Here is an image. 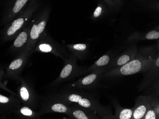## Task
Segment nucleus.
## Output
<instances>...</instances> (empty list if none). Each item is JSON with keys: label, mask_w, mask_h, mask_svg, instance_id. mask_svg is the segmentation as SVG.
<instances>
[{"label": "nucleus", "mask_w": 159, "mask_h": 119, "mask_svg": "<svg viewBox=\"0 0 159 119\" xmlns=\"http://www.w3.org/2000/svg\"><path fill=\"white\" fill-rule=\"evenodd\" d=\"M9 102V99L6 97L0 95V103H7Z\"/></svg>", "instance_id": "obj_23"}, {"label": "nucleus", "mask_w": 159, "mask_h": 119, "mask_svg": "<svg viewBox=\"0 0 159 119\" xmlns=\"http://www.w3.org/2000/svg\"><path fill=\"white\" fill-rule=\"evenodd\" d=\"M74 48L78 50H84L86 48V46L84 44H77L74 45Z\"/></svg>", "instance_id": "obj_21"}, {"label": "nucleus", "mask_w": 159, "mask_h": 119, "mask_svg": "<svg viewBox=\"0 0 159 119\" xmlns=\"http://www.w3.org/2000/svg\"><path fill=\"white\" fill-rule=\"evenodd\" d=\"M102 11V8L101 7H98L94 12V16L95 17H98L101 15Z\"/></svg>", "instance_id": "obj_22"}, {"label": "nucleus", "mask_w": 159, "mask_h": 119, "mask_svg": "<svg viewBox=\"0 0 159 119\" xmlns=\"http://www.w3.org/2000/svg\"><path fill=\"white\" fill-rule=\"evenodd\" d=\"M28 0H16L13 4L11 10V12L13 14L18 13L21 9L24 7L27 2Z\"/></svg>", "instance_id": "obj_7"}, {"label": "nucleus", "mask_w": 159, "mask_h": 119, "mask_svg": "<svg viewBox=\"0 0 159 119\" xmlns=\"http://www.w3.org/2000/svg\"><path fill=\"white\" fill-rule=\"evenodd\" d=\"M69 99L71 102L78 103L81 106L86 108H88L91 106V102L88 99L82 98V96L79 95L75 94L70 95L69 97Z\"/></svg>", "instance_id": "obj_4"}, {"label": "nucleus", "mask_w": 159, "mask_h": 119, "mask_svg": "<svg viewBox=\"0 0 159 119\" xmlns=\"http://www.w3.org/2000/svg\"><path fill=\"white\" fill-rule=\"evenodd\" d=\"M130 60L129 56L127 55H124L121 56L117 61V64L119 66L124 65L127 63Z\"/></svg>", "instance_id": "obj_14"}, {"label": "nucleus", "mask_w": 159, "mask_h": 119, "mask_svg": "<svg viewBox=\"0 0 159 119\" xmlns=\"http://www.w3.org/2000/svg\"><path fill=\"white\" fill-rule=\"evenodd\" d=\"M28 34L26 32H23L19 34L13 43V46L19 48L23 46L27 40Z\"/></svg>", "instance_id": "obj_5"}, {"label": "nucleus", "mask_w": 159, "mask_h": 119, "mask_svg": "<svg viewBox=\"0 0 159 119\" xmlns=\"http://www.w3.org/2000/svg\"><path fill=\"white\" fill-rule=\"evenodd\" d=\"M23 60L21 58H18L12 61L9 66V68L11 70H15L18 69L20 67L22 63H23Z\"/></svg>", "instance_id": "obj_12"}, {"label": "nucleus", "mask_w": 159, "mask_h": 119, "mask_svg": "<svg viewBox=\"0 0 159 119\" xmlns=\"http://www.w3.org/2000/svg\"><path fill=\"white\" fill-rule=\"evenodd\" d=\"M159 38V32L155 31L149 32L146 36V38L148 40H155V39H158Z\"/></svg>", "instance_id": "obj_16"}, {"label": "nucleus", "mask_w": 159, "mask_h": 119, "mask_svg": "<svg viewBox=\"0 0 159 119\" xmlns=\"http://www.w3.org/2000/svg\"><path fill=\"white\" fill-rule=\"evenodd\" d=\"M39 49L41 51L44 52H49L52 50V46L47 44H41L39 46Z\"/></svg>", "instance_id": "obj_18"}, {"label": "nucleus", "mask_w": 159, "mask_h": 119, "mask_svg": "<svg viewBox=\"0 0 159 119\" xmlns=\"http://www.w3.org/2000/svg\"><path fill=\"white\" fill-rule=\"evenodd\" d=\"M133 113V111L131 109H124L120 112L119 118L120 119H130L132 118Z\"/></svg>", "instance_id": "obj_8"}, {"label": "nucleus", "mask_w": 159, "mask_h": 119, "mask_svg": "<svg viewBox=\"0 0 159 119\" xmlns=\"http://www.w3.org/2000/svg\"><path fill=\"white\" fill-rule=\"evenodd\" d=\"M46 22L43 20L38 24H34L31 29L30 37L32 40H36L39 38L40 35L43 32L45 29Z\"/></svg>", "instance_id": "obj_2"}, {"label": "nucleus", "mask_w": 159, "mask_h": 119, "mask_svg": "<svg viewBox=\"0 0 159 119\" xmlns=\"http://www.w3.org/2000/svg\"><path fill=\"white\" fill-rule=\"evenodd\" d=\"M156 66H157L158 67H159V58L158 57V58H157V61H156Z\"/></svg>", "instance_id": "obj_24"}, {"label": "nucleus", "mask_w": 159, "mask_h": 119, "mask_svg": "<svg viewBox=\"0 0 159 119\" xmlns=\"http://www.w3.org/2000/svg\"><path fill=\"white\" fill-rule=\"evenodd\" d=\"M110 61V57L107 55H104L100 57L96 62V64L98 66H104L108 64Z\"/></svg>", "instance_id": "obj_10"}, {"label": "nucleus", "mask_w": 159, "mask_h": 119, "mask_svg": "<svg viewBox=\"0 0 159 119\" xmlns=\"http://www.w3.org/2000/svg\"><path fill=\"white\" fill-rule=\"evenodd\" d=\"M147 112V107L144 105H141L134 111L133 117L134 119H140L143 118Z\"/></svg>", "instance_id": "obj_6"}, {"label": "nucleus", "mask_w": 159, "mask_h": 119, "mask_svg": "<svg viewBox=\"0 0 159 119\" xmlns=\"http://www.w3.org/2000/svg\"><path fill=\"white\" fill-rule=\"evenodd\" d=\"M20 113L24 115H26V116H31L33 113L32 110L30 108L27 107H24L21 108L20 110Z\"/></svg>", "instance_id": "obj_20"}, {"label": "nucleus", "mask_w": 159, "mask_h": 119, "mask_svg": "<svg viewBox=\"0 0 159 119\" xmlns=\"http://www.w3.org/2000/svg\"><path fill=\"white\" fill-rule=\"evenodd\" d=\"M97 78V75L95 74H91L88 76H86L84 78V79L82 81V83L83 85H89L90 83H92L95 79Z\"/></svg>", "instance_id": "obj_13"}, {"label": "nucleus", "mask_w": 159, "mask_h": 119, "mask_svg": "<svg viewBox=\"0 0 159 119\" xmlns=\"http://www.w3.org/2000/svg\"><path fill=\"white\" fill-rule=\"evenodd\" d=\"M25 23V19L23 18H20L12 22L11 25L9 27L6 32L8 36H11L15 34L18 30L20 29Z\"/></svg>", "instance_id": "obj_3"}, {"label": "nucleus", "mask_w": 159, "mask_h": 119, "mask_svg": "<svg viewBox=\"0 0 159 119\" xmlns=\"http://www.w3.org/2000/svg\"><path fill=\"white\" fill-rule=\"evenodd\" d=\"M142 63L137 59H134L123 65L120 69V73L125 75L134 74L140 71Z\"/></svg>", "instance_id": "obj_1"}, {"label": "nucleus", "mask_w": 159, "mask_h": 119, "mask_svg": "<svg viewBox=\"0 0 159 119\" xmlns=\"http://www.w3.org/2000/svg\"><path fill=\"white\" fill-rule=\"evenodd\" d=\"M74 116L78 119H88V117L81 110L75 111L73 113Z\"/></svg>", "instance_id": "obj_15"}, {"label": "nucleus", "mask_w": 159, "mask_h": 119, "mask_svg": "<svg viewBox=\"0 0 159 119\" xmlns=\"http://www.w3.org/2000/svg\"><path fill=\"white\" fill-rule=\"evenodd\" d=\"M72 68H73V67H72V66L71 65L69 64L66 66L62 69V71L61 73V77L62 79H65V78H67L71 73V71H72Z\"/></svg>", "instance_id": "obj_11"}, {"label": "nucleus", "mask_w": 159, "mask_h": 119, "mask_svg": "<svg viewBox=\"0 0 159 119\" xmlns=\"http://www.w3.org/2000/svg\"><path fill=\"white\" fill-rule=\"evenodd\" d=\"M144 116L145 119H156V113L153 110H149L147 112V113H145V115Z\"/></svg>", "instance_id": "obj_19"}, {"label": "nucleus", "mask_w": 159, "mask_h": 119, "mask_svg": "<svg viewBox=\"0 0 159 119\" xmlns=\"http://www.w3.org/2000/svg\"><path fill=\"white\" fill-rule=\"evenodd\" d=\"M52 110L53 112L63 113H66L67 111V108L62 104H56L52 105Z\"/></svg>", "instance_id": "obj_9"}, {"label": "nucleus", "mask_w": 159, "mask_h": 119, "mask_svg": "<svg viewBox=\"0 0 159 119\" xmlns=\"http://www.w3.org/2000/svg\"><path fill=\"white\" fill-rule=\"evenodd\" d=\"M20 95L21 98L24 101H27L29 97V94L27 89L25 87L21 88L20 90Z\"/></svg>", "instance_id": "obj_17"}]
</instances>
